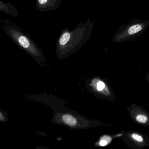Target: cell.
<instances>
[{"label": "cell", "instance_id": "cell-9", "mask_svg": "<svg viewBox=\"0 0 149 149\" xmlns=\"http://www.w3.org/2000/svg\"><path fill=\"white\" fill-rule=\"evenodd\" d=\"M105 87V84L102 81L98 82L97 84V89L99 91L102 90Z\"/></svg>", "mask_w": 149, "mask_h": 149}, {"label": "cell", "instance_id": "cell-4", "mask_svg": "<svg viewBox=\"0 0 149 149\" xmlns=\"http://www.w3.org/2000/svg\"><path fill=\"white\" fill-rule=\"evenodd\" d=\"M61 0H36V9L39 12H49L58 8Z\"/></svg>", "mask_w": 149, "mask_h": 149}, {"label": "cell", "instance_id": "cell-6", "mask_svg": "<svg viewBox=\"0 0 149 149\" xmlns=\"http://www.w3.org/2000/svg\"><path fill=\"white\" fill-rule=\"evenodd\" d=\"M63 122L68 125L74 126L77 123V121L74 117L69 114H65L63 116Z\"/></svg>", "mask_w": 149, "mask_h": 149}, {"label": "cell", "instance_id": "cell-3", "mask_svg": "<svg viewBox=\"0 0 149 149\" xmlns=\"http://www.w3.org/2000/svg\"><path fill=\"white\" fill-rule=\"evenodd\" d=\"M149 26V21L134 20L122 25L113 35L112 41L115 42H122L130 40L140 36Z\"/></svg>", "mask_w": 149, "mask_h": 149}, {"label": "cell", "instance_id": "cell-2", "mask_svg": "<svg viewBox=\"0 0 149 149\" xmlns=\"http://www.w3.org/2000/svg\"><path fill=\"white\" fill-rule=\"evenodd\" d=\"M4 32L21 48L31 55L40 58L41 52L36 42L19 27L9 21L4 20L2 24Z\"/></svg>", "mask_w": 149, "mask_h": 149}, {"label": "cell", "instance_id": "cell-8", "mask_svg": "<svg viewBox=\"0 0 149 149\" xmlns=\"http://www.w3.org/2000/svg\"><path fill=\"white\" fill-rule=\"evenodd\" d=\"M132 137L133 139L139 142H142L143 141V138L139 134L133 133L132 135Z\"/></svg>", "mask_w": 149, "mask_h": 149}, {"label": "cell", "instance_id": "cell-10", "mask_svg": "<svg viewBox=\"0 0 149 149\" xmlns=\"http://www.w3.org/2000/svg\"><path fill=\"white\" fill-rule=\"evenodd\" d=\"M99 144L101 146H105L107 145V144H108V142L106 140H102L100 141Z\"/></svg>", "mask_w": 149, "mask_h": 149}, {"label": "cell", "instance_id": "cell-7", "mask_svg": "<svg viewBox=\"0 0 149 149\" xmlns=\"http://www.w3.org/2000/svg\"><path fill=\"white\" fill-rule=\"evenodd\" d=\"M136 120L139 123H145L147 122L148 118L146 116L143 115H139L136 117Z\"/></svg>", "mask_w": 149, "mask_h": 149}, {"label": "cell", "instance_id": "cell-1", "mask_svg": "<svg viewBox=\"0 0 149 149\" xmlns=\"http://www.w3.org/2000/svg\"><path fill=\"white\" fill-rule=\"evenodd\" d=\"M94 22L89 18L87 21L79 23L74 30L65 29L56 41V52L59 56H68L81 48L90 38Z\"/></svg>", "mask_w": 149, "mask_h": 149}, {"label": "cell", "instance_id": "cell-5", "mask_svg": "<svg viewBox=\"0 0 149 149\" xmlns=\"http://www.w3.org/2000/svg\"><path fill=\"white\" fill-rule=\"evenodd\" d=\"M0 10L13 17H18L20 16L19 13L15 7L9 2L6 3L2 0H0Z\"/></svg>", "mask_w": 149, "mask_h": 149}]
</instances>
